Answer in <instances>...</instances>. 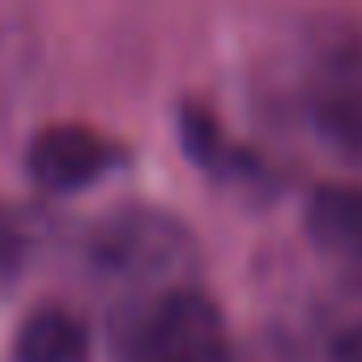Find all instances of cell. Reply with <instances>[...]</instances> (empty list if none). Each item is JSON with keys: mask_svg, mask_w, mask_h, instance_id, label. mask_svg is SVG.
Returning <instances> with one entry per match:
<instances>
[{"mask_svg": "<svg viewBox=\"0 0 362 362\" xmlns=\"http://www.w3.org/2000/svg\"><path fill=\"white\" fill-rule=\"evenodd\" d=\"M332 362H362V324L337 337V345H332Z\"/></svg>", "mask_w": 362, "mask_h": 362, "instance_id": "cell-9", "label": "cell"}, {"mask_svg": "<svg viewBox=\"0 0 362 362\" xmlns=\"http://www.w3.org/2000/svg\"><path fill=\"white\" fill-rule=\"evenodd\" d=\"M22 260V226L9 209H0V269H13Z\"/></svg>", "mask_w": 362, "mask_h": 362, "instance_id": "cell-8", "label": "cell"}, {"mask_svg": "<svg viewBox=\"0 0 362 362\" xmlns=\"http://www.w3.org/2000/svg\"><path fill=\"white\" fill-rule=\"evenodd\" d=\"M119 149L86 128V124H56V128H43L30 149H26V170L39 188L47 192H77V188H90L115 166Z\"/></svg>", "mask_w": 362, "mask_h": 362, "instance_id": "cell-4", "label": "cell"}, {"mask_svg": "<svg viewBox=\"0 0 362 362\" xmlns=\"http://www.w3.org/2000/svg\"><path fill=\"white\" fill-rule=\"evenodd\" d=\"M307 115L315 136L341 153L362 162V47L341 43L332 47L307 86Z\"/></svg>", "mask_w": 362, "mask_h": 362, "instance_id": "cell-3", "label": "cell"}, {"mask_svg": "<svg viewBox=\"0 0 362 362\" xmlns=\"http://www.w3.org/2000/svg\"><path fill=\"white\" fill-rule=\"evenodd\" d=\"M13 362H90V332L60 307H39L22 320Z\"/></svg>", "mask_w": 362, "mask_h": 362, "instance_id": "cell-6", "label": "cell"}, {"mask_svg": "<svg viewBox=\"0 0 362 362\" xmlns=\"http://www.w3.org/2000/svg\"><path fill=\"white\" fill-rule=\"evenodd\" d=\"M94 252H98L103 273H111L136 290L132 298L188 286L184 273L192 269V235L166 214L132 209V214L107 222L98 230Z\"/></svg>", "mask_w": 362, "mask_h": 362, "instance_id": "cell-2", "label": "cell"}, {"mask_svg": "<svg viewBox=\"0 0 362 362\" xmlns=\"http://www.w3.org/2000/svg\"><path fill=\"white\" fill-rule=\"evenodd\" d=\"M179 128H184V149L201 162V166H218L222 162V132L214 124L209 111H197V107H184V119H179Z\"/></svg>", "mask_w": 362, "mask_h": 362, "instance_id": "cell-7", "label": "cell"}, {"mask_svg": "<svg viewBox=\"0 0 362 362\" xmlns=\"http://www.w3.org/2000/svg\"><path fill=\"white\" fill-rule=\"evenodd\" d=\"M119 362H230L226 320L192 286L128 298L115 315Z\"/></svg>", "mask_w": 362, "mask_h": 362, "instance_id": "cell-1", "label": "cell"}, {"mask_svg": "<svg viewBox=\"0 0 362 362\" xmlns=\"http://www.w3.org/2000/svg\"><path fill=\"white\" fill-rule=\"evenodd\" d=\"M307 239L345 264H362V184H320L303 209Z\"/></svg>", "mask_w": 362, "mask_h": 362, "instance_id": "cell-5", "label": "cell"}]
</instances>
